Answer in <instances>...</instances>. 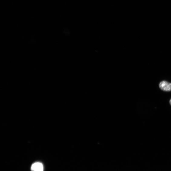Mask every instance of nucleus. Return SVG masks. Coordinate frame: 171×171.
<instances>
[{
	"label": "nucleus",
	"instance_id": "obj_1",
	"mask_svg": "<svg viewBox=\"0 0 171 171\" xmlns=\"http://www.w3.org/2000/svg\"><path fill=\"white\" fill-rule=\"evenodd\" d=\"M160 89L166 92H169L171 91V83L166 81H161L159 84Z\"/></svg>",
	"mask_w": 171,
	"mask_h": 171
},
{
	"label": "nucleus",
	"instance_id": "obj_3",
	"mask_svg": "<svg viewBox=\"0 0 171 171\" xmlns=\"http://www.w3.org/2000/svg\"><path fill=\"white\" fill-rule=\"evenodd\" d=\"M169 104L171 106V99H170L169 100Z\"/></svg>",
	"mask_w": 171,
	"mask_h": 171
},
{
	"label": "nucleus",
	"instance_id": "obj_2",
	"mask_svg": "<svg viewBox=\"0 0 171 171\" xmlns=\"http://www.w3.org/2000/svg\"><path fill=\"white\" fill-rule=\"evenodd\" d=\"M31 171H43L44 167L42 163L37 162L33 163L31 167Z\"/></svg>",
	"mask_w": 171,
	"mask_h": 171
}]
</instances>
